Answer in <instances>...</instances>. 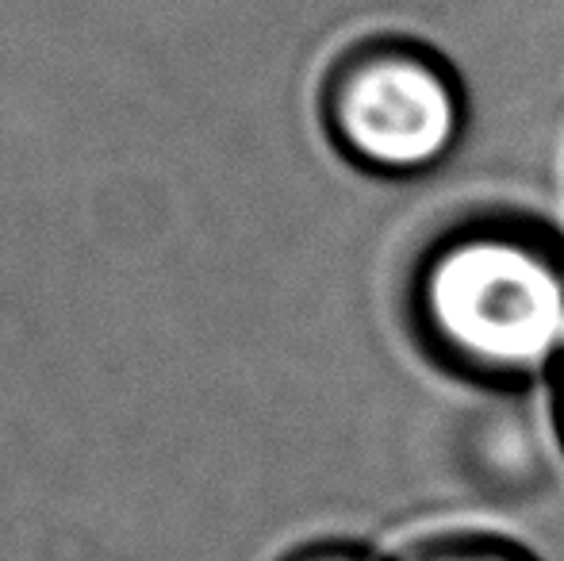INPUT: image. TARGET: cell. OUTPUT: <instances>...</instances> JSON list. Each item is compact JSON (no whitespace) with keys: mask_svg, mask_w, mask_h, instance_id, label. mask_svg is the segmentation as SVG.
Returning a JSON list of instances; mask_svg holds the SVG:
<instances>
[{"mask_svg":"<svg viewBox=\"0 0 564 561\" xmlns=\"http://www.w3.org/2000/svg\"><path fill=\"white\" fill-rule=\"evenodd\" d=\"M284 561H388L380 554H372L369 547H361V542H312V547L296 550V554H289Z\"/></svg>","mask_w":564,"mask_h":561,"instance_id":"cell-4","label":"cell"},{"mask_svg":"<svg viewBox=\"0 0 564 561\" xmlns=\"http://www.w3.org/2000/svg\"><path fill=\"white\" fill-rule=\"evenodd\" d=\"M545 392H550V420H553V431H557L561 446H564V354L553 366L550 381H545Z\"/></svg>","mask_w":564,"mask_h":561,"instance_id":"cell-5","label":"cell"},{"mask_svg":"<svg viewBox=\"0 0 564 561\" xmlns=\"http://www.w3.org/2000/svg\"><path fill=\"white\" fill-rule=\"evenodd\" d=\"M319 112L346 162L380 177H415L457 150L468 93L438 46L403 31H372L335 54Z\"/></svg>","mask_w":564,"mask_h":561,"instance_id":"cell-2","label":"cell"},{"mask_svg":"<svg viewBox=\"0 0 564 561\" xmlns=\"http://www.w3.org/2000/svg\"><path fill=\"white\" fill-rule=\"evenodd\" d=\"M388 561H538L519 539L484 527H449L403 542Z\"/></svg>","mask_w":564,"mask_h":561,"instance_id":"cell-3","label":"cell"},{"mask_svg":"<svg viewBox=\"0 0 564 561\" xmlns=\"http://www.w3.org/2000/svg\"><path fill=\"white\" fill-rule=\"evenodd\" d=\"M403 315L434 366L484 392L550 381L564 354V235L511 208L453 219L411 262Z\"/></svg>","mask_w":564,"mask_h":561,"instance_id":"cell-1","label":"cell"}]
</instances>
